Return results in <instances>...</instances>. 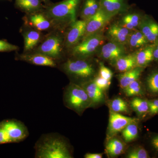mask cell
Segmentation results:
<instances>
[{"mask_svg":"<svg viewBox=\"0 0 158 158\" xmlns=\"http://www.w3.org/2000/svg\"><path fill=\"white\" fill-rule=\"evenodd\" d=\"M36 158H72L71 146L66 138L58 133L40 136L34 146Z\"/></svg>","mask_w":158,"mask_h":158,"instance_id":"1","label":"cell"},{"mask_svg":"<svg viewBox=\"0 0 158 158\" xmlns=\"http://www.w3.org/2000/svg\"><path fill=\"white\" fill-rule=\"evenodd\" d=\"M63 102L66 108L80 116L91 106L90 98L85 89L81 85L72 82L64 89Z\"/></svg>","mask_w":158,"mask_h":158,"instance_id":"2","label":"cell"},{"mask_svg":"<svg viewBox=\"0 0 158 158\" xmlns=\"http://www.w3.org/2000/svg\"><path fill=\"white\" fill-rule=\"evenodd\" d=\"M61 69L74 80L73 83L80 85L93 79L95 74L93 64L85 59H68L62 64Z\"/></svg>","mask_w":158,"mask_h":158,"instance_id":"3","label":"cell"},{"mask_svg":"<svg viewBox=\"0 0 158 158\" xmlns=\"http://www.w3.org/2000/svg\"><path fill=\"white\" fill-rule=\"evenodd\" d=\"M81 0H64L52 5L47 10L49 17L58 22H68L71 24L76 20V12Z\"/></svg>","mask_w":158,"mask_h":158,"instance_id":"4","label":"cell"},{"mask_svg":"<svg viewBox=\"0 0 158 158\" xmlns=\"http://www.w3.org/2000/svg\"><path fill=\"white\" fill-rule=\"evenodd\" d=\"M106 39L103 31L91 35L73 47L72 55L76 59H87L98 51Z\"/></svg>","mask_w":158,"mask_h":158,"instance_id":"5","label":"cell"},{"mask_svg":"<svg viewBox=\"0 0 158 158\" xmlns=\"http://www.w3.org/2000/svg\"><path fill=\"white\" fill-rule=\"evenodd\" d=\"M139 120L138 118L127 117L110 110L107 140L115 137L118 133L121 132L128 125L132 123L138 122Z\"/></svg>","mask_w":158,"mask_h":158,"instance_id":"6","label":"cell"},{"mask_svg":"<svg viewBox=\"0 0 158 158\" xmlns=\"http://www.w3.org/2000/svg\"><path fill=\"white\" fill-rule=\"evenodd\" d=\"M6 130L11 143L21 142L28 137V129L21 121L16 119H9L1 123Z\"/></svg>","mask_w":158,"mask_h":158,"instance_id":"7","label":"cell"},{"mask_svg":"<svg viewBox=\"0 0 158 158\" xmlns=\"http://www.w3.org/2000/svg\"><path fill=\"white\" fill-rule=\"evenodd\" d=\"M112 18L100 9L96 14L87 20L86 28L84 36L81 40L103 31L106 26L109 23Z\"/></svg>","mask_w":158,"mask_h":158,"instance_id":"8","label":"cell"},{"mask_svg":"<svg viewBox=\"0 0 158 158\" xmlns=\"http://www.w3.org/2000/svg\"><path fill=\"white\" fill-rule=\"evenodd\" d=\"M62 39L57 36L48 37L39 46L36 50L38 53L56 60L59 59L62 52Z\"/></svg>","mask_w":158,"mask_h":158,"instance_id":"9","label":"cell"},{"mask_svg":"<svg viewBox=\"0 0 158 158\" xmlns=\"http://www.w3.org/2000/svg\"><path fill=\"white\" fill-rule=\"evenodd\" d=\"M87 21L76 20L71 24L65 39L66 47H73L81 42L85 34Z\"/></svg>","mask_w":158,"mask_h":158,"instance_id":"10","label":"cell"},{"mask_svg":"<svg viewBox=\"0 0 158 158\" xmlns=\"http://www.w3.org/2000/svg\"><path fill=\"white\" fill-rule=\"evenodd\" d=\"M138 29L149 44H154L158 41V23L151 16L144 15Z\"/></svg>","mask_w":158,"mask_h":158,"instance_id":"11","label":"cell"},{"mask_svg":"<svg viewBox=\"0 0 158 158\" xmlns=\"http://www.w3.org/2000/svg\"><path fill=\"white\" fill-rule=\"evenodd\" d=\"M132 31L120 26L117 23H114L108 28L105 36L109 41L126 46L127 45L128 40Z\"/></svg>","mask_w":158,"mask_h":158,"instance_id":"12","label":"cell"},{"mask_svg":"<svg viewBox=\"0 0 158 158\" xmlns=\"http://www.w3.org/2000/svg\"><path fill=\"white\" fill-rule=\"evenodd\" d=\"M99 55L102 59L113 62L126 53L125 46L109 41L100 48Z\"/></svg>","mask_w":158,"mask_h":158,"instance_id":"13","label":"cell"},{"mask_svg":"<svg viewBox=\"0 0 158 158\" xmlns=\"http://www.w3.org/2000/svg\"><path fill=\"white\" fill-rule=\"evenodd\" d=\"M100 9L108 16L113 18L127 10V4L126 0H99Z\"/></svg>","mask_w":158,"mask_h":158,"instance_id":"14","label":"cell"},{"mask_svg":"<svg viewBox=\"0 0 158 158\" xmlns=\"http://www.w3.org/2000/svg\"><path fill=\"white\" fill-rule=\"evenodd\" d=\"M81 85L86 90L90 98L91 104V107H94L104 102V91L99 88L93 79L83 83Z\"/></svg>","mask_w":158,"mask_h":158,"instance_id":"15","label":"cell"},{"mask_svg":"<svg viewBox=\"0 0 158 158\" xmlns=\"http://www.w3.org/2000/svg\"><path fill=\"white\" fill-rule=\"evenodd\" d=\"M21 61L39 66L57 67L56 60L43 54L36 53L33 54H22L18 57Z\"/></svg>","mask_w":158,"mask_h":158,"instance_id":"16","label":"cell"},{"mask_svg":"<svg viewBox=\"0 0 158 158\" xmlns=\"http://www.w3.org/2000/svg\"><path fill=\"white\" fill-rule=\"evenodd\" d=\"M133 53L137 67L145 68L154 61L153 44H148Z\"/></svg>","mask_w":158,"mask_h":158,"instance_id":"17","label":"cell"},{"mask_svg":"<svg viewBox=\"0 0 158 158\" xmlns=\"http://www.w3.org/2000/svg\"><path fill=\"white\" fill-rule=\"evenodd\" d=\"M110 62L115 69L121 73L137 67L134 53L123 55Z\"/></svg>","mask_w":158,"mask_h":158,"instance_id":"18","label":"cell"},{"mask_svg":"<svg viewBox=\"0 0 158 158\" xmlns=\"http://www.w3.org/2000/svg\"><path fill=\"white\" fill-rule=\"evenodd\" d=\"M144 69L142 67H136L118 75L117 78L121 89L123 90L132 82L139 80Z\"/></svg>","mask_w":158,"mask_h":158,"instance_id":"19","label":"cell"},{"mask_svg":"<svg viewBox=\"0 0 158 158\" xmlns=\"http://www.w3.org/2000/svg\"><path fill=\"white\" fill-rule=\"evenodd\" d=\"M144 15L141 13H128L123 16L118 22L120 26L131 31L138 29Z\"/></svg>","mask_w":158,"mask_h":158,"instance_id":"20","label":"cell"},{"mask_svg":"<svg viewBox=\"0 0 158 158\" xmlns=\"http://www.w3.org/2000/svg\"><path fill=\"white\" fill-rule=\"evenodd\" d=\"M125 148L124 142L115 136L108 140L106 152L109 157H116L124 152Z\"/></svg>","mask_w":158,"mask_h":158,"instance_id":"21","label":"cell"},{"mask_svg":"<svg viewBox=\"0 0 158 158\" xmlns=\"http://www.w3.org/2000/svg\"><path fill=\"white\" fill-rule=\"evenodd\" d=\"M131 108L140 117H144L148 114L149 111L148 100L135 97L130 102Z\"/></svg>","mask_w":158,"mask_h":158,"instance_id":"22","label":"cell"},{"mask_svg":"<svg viewBox=\"0 0 158 158\" xmlns=\"http://www.w3.org/2000/svg\"><path fill=\"white\" fill-rule=\"evenodd\" d=\"M149 44L143 34L138 29L132 31L127 45L133 49H138Z\"/></svg>","mask_w":158,"mask_h":158,"instance_id":"23","label":"cell"},{"mask_svg":"<svg viewBox=\"0 0 158 158\" xmlns=\"http://www.w3.org/2000/svg\"><path fill=\"white\" fill-rule=\"evenodd\" d=\"M100 9L99 0H85L81 12L82 19L88 20Z\"/></svg>","mask_w":158,"mask_h":158,"instance_id":"24","label":"cell"},{"mask_svg":"<svg viewBox=\"0 0 158 158\" xmlns=\"http://www.w3.org/2000/svg\"><path fill=\"white\" fill-rule=\"evenodd\" d=\"M145 89L150 95H158V69L152 71L145 79Z\"/></svg>","mask_w":158,"mask_h":158,"instance_id":"25","label":"cell"},{"mask_svg":"<svg viewBox=\"0 0 158 158\" xmlns=\"http://www.w3.org/2000/svg\"><path fill=\"white\" fill-rule=\"evenodd\" d=\"M145 88L139 80L132 82L123 89L125 94L127 97L143 96L145 94Z\"/></svg>","mask_w":158,"mask_h":158,"instance_id":"26","label":"cell"},{"mask_svg":"<svg viewBox=\"0 0 158 158\" xmlns=\"http://www.w3.org/2000/svg\"><path fill=\"white\" fill-rule=\"evenodd\" d=\"M110 111L115 113L127 114L130 113L128 105L123 99L117 97L110 101L108 103Z\"/></svg>","mask_w":158,"mask_h":158,"instance_id":"27","label":"cell"},{"mask_svg":"<svg viewBox=\"0 0 158 158\" xmlns=\"http://www.w3.org/2000/svg\"><path fill=\"white\" fill-rule=\"evenodd\" d=\"M41 0H15L18 8L27 12H34L41 8Z\"/></svg>","mask_w":158,"mask_h":158,"instance_id":"28","label":"cell"},{"mask_svg":"<svg viewBox=\"0 0 158 158\" xmlns=\"http://www.w3.org/2000/svg\"><path fill=\"white\" fill-rule=\"evenodd\" d=\"M138 123H130L122 131V136L125 142L129 143L138 137L139 132Z\"/></svg>","mask_w":158,"mask_h":158,"instance_id":"29","label":"cell"},{"mask_svg":"<svg viewBox=\"0 0 158 158\" xmlns=\"http://www.w3.org/2000/svg\"><path fill=\"white\" fill-rule=\"evenodd\" d=\"M40 37V34L37 31H31L26 33L24 35V51L31 50L36 46Z\"/></svg>","mask_w":158,"mask_h":158,"instance_id":"30","label":"cell"},{"mask_svg":"<svg viewBox=\"0 0 158 158\" xmlns=\"http://www.w3.org/2000/svg\"><path fill=\"white\" fill-rule=\"evenodd\" d=\"M30 19L33 25L40 31L47 30L50 27V23L42 14L33 15L30 17Z\"/></svg>","mask_w":158,"mask_h":158,"instance_id":"31","label":"cell"},{"mask_svg":"<svg viewBox=\"0 0 158 158\" xmlns=\"http://www.w3.org/2000/svg\"><path fill=\"white\" fill-rule=\"evenodd\" d=\"M127 158H148L149 154L144 147L138 146L130 150L126 156Z\"/></svg>","mask_w":158,"mask_h":158,"instance_id":"32","label":"cell"},{"mask_svg":"<svg viewBox=\"0 0 158 158\" xmlns=\"http://www.w3.org/2000/svg\"><path fill=\"white\" fill-rule=\"evenodd\" d=\"M93 80L97 85L103 91L107 90L110 88L111 84V81L110 80L103 78L99 75L94 77Z\"/></svg>","mask_w":158,"mask_h":158,"instance_id":"33","label":"cell"},{"mask_svg":"<svg viewBox=\"0 0 158 158\" xmlns=\"http://www.w3.org/2000/svg\"><path fill=\"white\" fill-rule=\"evenodd\" d=\"M99 76L106 80L111 81L113 77V73L110 69L105 66L102 62L99 63Z\"/></svg>","mask_w":158,"mask_h":158,"instance_id":"34","label":"cell"},{"mask_svg":"<svg viewBox=\"0 0 158 158\" xmlns=\"http://www.w3.org/2000/svg\"><path fill=\"white\" fill-rule=\"evenodd\" d=\"M17 46L13 45L5 40H0V52H10L17 50Z\"/></svg>","mask_w":158,"mask_h":158,"instance_id":"35","label":"cell"},{"mask_svg":"<svg viewBox=\"0 0 158 158\" xmlns=\"http://www.w3.org/2000/svg\"><path fill=\"white\" fill-rule=\"evenodd\" d=\"M149 111L148 115L154 116L158 114V98L148 100Z\"/></svg>","mask_w":158,"mask_h":158,"instance_id":"36","label":"cell"},{"mask_svg":"<svg viewBox=\"0 0 158 158\" xmlns=\"http://www.w3.org/2000/svg\"><path fill=\"white\" fill-rule=\"evenodd\" d=\"M10 143H11V139L0 123V144Z\"/></svg>","mask_w":158,"mask_h":158,"instance_id":"37","label":"cell"},{"mask_svg":"<svg viewBox=\"0 0 158 158\" xmlns=\"http://www.w3.org/2000/svg\"><path fill=\"white\" fill-rule=\"evenodd\" d=\"M151 146L154 150L158 152V134L152 135L150 139Z\"/></svg>","mask_w":158,"mask_h":158,"instance_id":"38","label":"cell"},{"mask_svg":"<svg viewBox=\"0 0 158 158\" xmlns=\"http://www.w3.org/2000/svg\"><path fill=\"white\" fill-rule=\"evenodd\" d=\"M85 158H102L103 154L102 153H87L84 156Z\"/></svg>","mask_w":158,"mask_h":158,"instance_id":"39","label":"cell"},{"mask_svg":"<svg viewBox=\"0 0 158 158\" xmlns=\"http://www.w3.org/2000/svg\"><path fill=\"white\" fill-rule=\"evenodd\" d=\"M153 44L154 61L158 62V41Z\"/></svg>","mask_w":158,"mask_h":158,"instance_id":"40","label":"cell"},{"mask_svg":"<svg viewBox=\"0 0 158 158\" xmlns=\"http://www.w3.org/2000/svg\"><path fill=\"white\" fill-rule=\"evenodd\" d=\"M42 1H44V2H47V1H48V0H42Z\"/></svg>","mask_w":158,"mask_h":158,"instance_id":"41","label":"cell"}]
</instances>
